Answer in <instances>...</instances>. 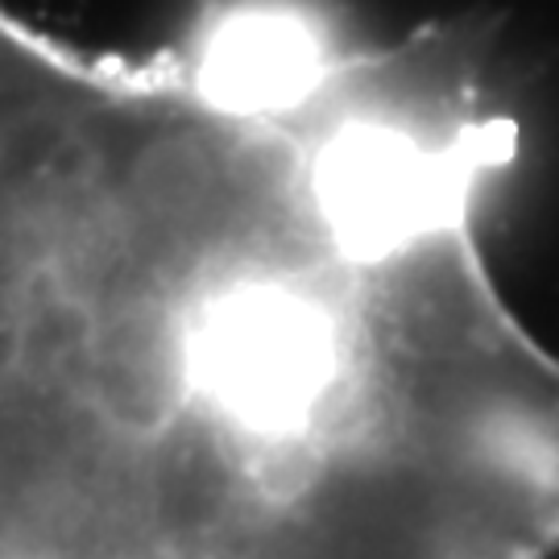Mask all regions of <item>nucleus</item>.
Segmentation results:
<instances>
[{
    "instance_id": "f257e3e1",
    "label": "nucleus",
    "mask_w": 559,
    "mask_h": 559,
    "mask_svg": "<svg viewBox=\"0 0 559 559\" xmlns=\"http://www.w3.org/2000/svg\"><path fill=\"white\" fill-rule=\"evenodd\" d=\"M187 411L261 498L316 485L360 419L357 320L340 286L299 265H221L179 295Z\"/></svg>"
},
{
    "instance_id": "f03ea898",
    "label": "nucleus",
    "mask_w": 559,
    "mask_h": 559,
    "mask_svg": "<svg viewBox=\"0 0 559 559\" xmlns=\"http://www.w3.org/2000/svg\"><path fill=\"white\" fill-rule=\"evenodd\" d=\"M480 141L427 138L402 117L348 112L302 154V195L323 240L357 265L443 240L468 203Z\"/></svg>"
},
{
    "instance_id": "7ed1b4c3",
    "label": "nucleus",
    "mask_w": 559,
    "mask_h": 559,
    "mask_svg": "<svg viewBox=\"0 0 559 559\" xmlns=\"http://www.w3.org/2000/svg\"><path fill=\"white\" fill-rule=\"evenodd\" d=\"M191 75L224 117L299 112L328 83V46L302 9L240 4L207 25Z\"/></svg>"
},
{
    "instance_id": "20e7f679",
    "label": "nucleus",
    "mask_w": 559,
    "mask_h": 559,
    "mask_svg": "<svg viewBox=\"0 0 559 559\" xmlns=\"http://www.w3.org/2000/svg\"><path fill=\"white\" fill-rule=\"evenodd\" d=\"M71 559H100V556H71Z\"/></svg>"
}]
</instances>
